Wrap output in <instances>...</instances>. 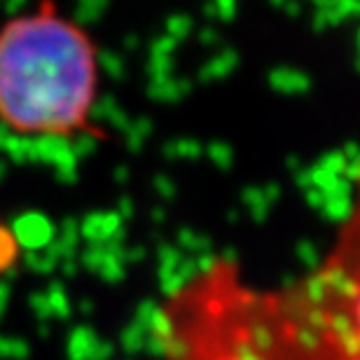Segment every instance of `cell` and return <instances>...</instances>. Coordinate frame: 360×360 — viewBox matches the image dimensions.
Listing matches in <instances>:
<instances>
[{
  "mask_svg": "<svg viewBox=\"0 0 360 360\" xmlns=\"http://www.w3.org/2000/svg\"><path fill=\"white\" fill-rule=\"evenodd\" d=\"M101 54L52 0L0 24V124L21 139L73 141L96 131Z\"/></svg>",
  "mask_w": 360,
  "mask_h": 360,
  "instance_id": "cell-2",
  "label": "cell"
},
{
  "mask_svg": "<svg viewBox=\"0 0 360 360\" xmlns=\"http://www.w3.org/2000/svg\"><path fill=\"white\" fill-rule=\"evenodd\" d=\"M155 321L167 360H360V180L307 274L262 288L213 260L167 295Z\"/></svg>",
  "mask_w": 360,
  "mask_h": 360,
  "instance_id": "cell-1",
  "label": "cell"
}]
</instances>
